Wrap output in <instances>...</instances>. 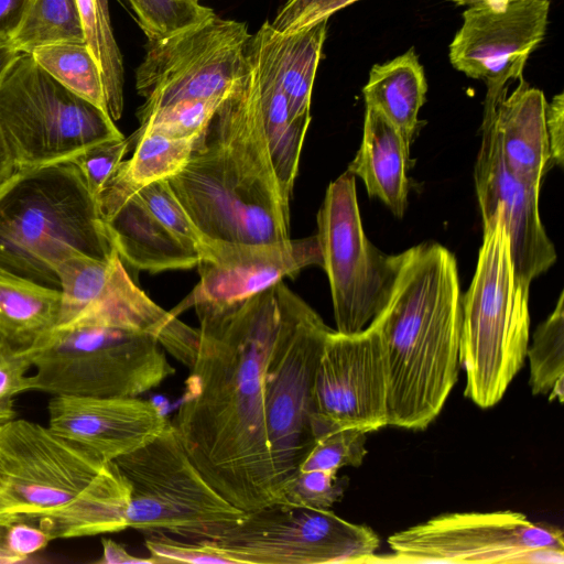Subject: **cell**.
I'll return each mask as SVG.
<instances>
[{"label":"cell","mask_w":564,"mask_h":564,"mask_svg":"<svg viewBox=\"0 0 564 564\" xmlns=\"http://www.w3.org/2000/svg\"><path fill=\"white\" fill-rule=\"evenodd\" d=\"M284 288L280 281L238 302L194 306L197 352L171 421L207 481L246 512L281 502L263 381L282 321Z\"/></svg>","instance_id":"1"},{"label":"cell","mask_w":564,"mask_h":564,"mask_svg":"<svg viewBox=\"0 0 564 564\" xmlns=\"http://www.w3.org/2000/svg\"><path fill=\"white\" fill-rule=\"evenodd\" d=\"M167 181L208 241L290 239V200L271 160L248 52L246 73L195 140L184 169Z\"/></svg>","instance_id":"2"},{"label":"cell","mask_w":564,"mask_h":564,"mask_svg":"<svg viewBox=\"0 0 564 564\" xmlns=\"http://www.w3.org/2000/svg\"><path fill=\"white\" fill-rule=\"evenodd\" d=\"M372 322L387 358L389 425L424 430L441 413L460 367L462 294L453 253L436 242L403 251L390 297Z\"/></svg>","instance_id":"3"},{"label":"cell","mask_w":564,"mask_h":564,"mask_svg":"<svg viewBox=\"0 0 564 564\" xmlns=\"http://www.w3.org/2000/svg\"><path fill=\"white\" fill-rule=\"evenodd\" d=\"M130 488L113 462L47 426H0V519L37 522L52 540L128 529Z\"/></svg>","instance_id":"4"},{"label":"cell","mask_w":564,"mask_h":564,"mask_svg":"<svg viewBox=\"0 0 564 564\" xmlns=\"http://www.w3.org/2000/svg\"><path fill=\"white\" fill-rule=\"evenodd\" d=\"M116 252L96 197L72 161L17 170L0 187V265L59 289L56 267Z\"/></svg>","instance_id":"5"},{"label":"cell","mask_w":564,"mask_h":564,"mask_svg":"<svg viewBox=\"0 0 564 564\" xmlns=\"http://www.w3.org/2000/svg\"><path fill=\"white\" fill-rule=\"evenodd\" d=\"M529 288L514 272L505 220L497 208L484 223L476 271L462 297L464 394L481 409L492 408L503 398L525 362Z\"/></svg>","instance_id":"6"},{"label":"cell","mask_w":564,"mask_h":564,"mask_svg":"<svg viewBox=\"0 0 564 564\" xmlns=\"http://www.w3.org/2000/svg\"><path fill=\"white\" fill-rule=\"evenodd\" d=\"M25 354L31 391L52 395L135 398L175 373L154 336L110 325L56 326Z\"/></svg>","instance_id":"7"},{"label":"cell","mask_w":564,"mask_h":564,"mask_svg":"<svg viewBox=\"0 0 564 564\" xmlns=\"http://www.w3.org/2000/svg\"><path fill=\"white\" fill-rule=\"evenodd\" d=\"M113 463L130 488L128 528L147 535L215 541L246 513L207 481L171 421L153 440Z\"/></svg>","instance_id":"8"},{"label":"cell","mask_w":564,"mask_h":564,"mask_svg":"<svg viewBox=\"0 0 564 564\" xmlns=\"http://www.w3.org/2000/svg\"><path fill=\"white\" fill-rule=\"evenodd\" d=\"M0 131L15 169L70 161L124 138L108 112L68 90L20 53L0 83Z\"/></svg>","instance_id":"9"},{"label":"cell","mask_w":564,"mask_h":564,"mask_svg":"<svg viewBox=\"0 0 564 564\" xmlns=\"http://www.w3.org/2000/svg\"><path fill=\"white\" fill-rule=\"evenodd\" d=\"M330 330L322 317L285 285L282 321L263 381L267 436L281 501L284 489L319 437L313 388Z\"/></svg>","instance_id":"10"},{"label":"cell","mask_w":564,"mask_h":564,"mask_svg":"<svg viewBox=\"0 0 564 564\" xmlns=\"http://www.w3.org/2000/svg\"><path fill=\"white\" fill-rule=\"evenodd\" d=\"M392 554L375 563L563 564L562 530L523 513L455 512L388 538Z\"/></svg>","instance_id":"11"},{"label":"cell","mask_w":564,"mask_h":564,"mask_svg":"<svg viewBox=\"0 0 564 564\" xmlns=\"http://www.w3.org/2000/svg\"><path fill=\"white\" fill-rule=\"evenodd\" d=\"M234 564L370 563L380 546L376 532L329 509L275 502L253 511L209 541Z\"/></svg>","instance_id":"12"},{"label":"cell","mask_w":564,"mask_h":564,"mask_svg":"<svg viewBox=\"0 0 564 564\" xmlns=\"http://www.w3.org/2000/svg\"><path fill=\"white\" fill-rule=\"evenodd\" d=\"M317 237L333 300L336 330H362L387 304L401 253L388 256L367 239L359 214L355 175L332 182L317 213Z\"/></svg>","instance_id":"13"},{"label":"cell","mask_w":564,"mask_h":564,"mask_svg":"<svg viewBox=\"0 0 564 564\" xmlns=\"http://www.w3.org/2000/svg\"><path fill=\"white\" fill-rule=\"evenodd\" d=\"M247 24L216 14L161 40L148 42L135 70L145 98L137 113L183 100L226 98L247 69Z\"/></svg>","instance_id":"14"},{"label":"cell","mask_w":564,"mask_h":564,"mask_svg":"<svg viewBox=\"0 0 564 564\" xmlns=\"http://www.w3.org/2000/svg\"><path fill=\"white\" fill-rule=\"evenodd\" d=\"M56 275L61 291L56 326L91 323L147 333L177 361L192 368L198 329L160 307L140 290L117 253L108 260L72 254L57 264Z\"/></svg>","instance_id":"15"},{"label":"cell","mask_w":564,"mask_h":564,"mask_svg":"<svg viewBox=\"0 0 564 564\" xmlns=\"http://www.w3.org/2000/svg\"><path fill=\"white\" fill-rule=\"evenodd\" d=\"M313 401L319 437L340 429L370 433L389 425L388 366L375 322L355 334L328 333L315 373Z\"/></svg>","instance_id":"16"},{"label":"cell","mask_w":564,"mask_h":564,"mask_svg":"<svg viewBox=\"0 0 564 564\" xmlns=\"http://www.w3.org/2000/svg\"><path fill=\"white\" fill-rule=\"evenodd\" d=\"M549 11L550 0L470 6L449 44V62L466 76L486 80V100H499L509 79L522 78L530 53L544 39Z\"/></svg>","instance_id":"17"},{"label":"cell","mask_w":564,"mask_h":564,"mask_svg":"<svg viewBox=\"0 0 564 564\" xmlns=\"http://www.w3.org/2000/svg\"><path fill=\"white\" fill-rule=\"evenodd\" d=\"M496 105H485L482 138L475 165L476 193L482 221L500 208L518 279L530 286L555 261L556 252L539 213L540 186L523 182L505 163L494 126Z\"/></svg>","instance_id":"18"},{"label":"cell","mask_w":564,"mask_h":564,"mask_svg":"<svg viewBox=\"0 0 564 564\" xmlns=\"http://www.w3.org/2000/svg\"><path fill=\"white\" fill-rule=\"evenodd\" d=\"M310 265L323 268L317 235L273 243L210 241L198 263L199 282L172 311L197 304H229L262 292Z\"/></svg>","instance_id":"19"},{"label":"cell","mask_w":564,"mask_h":564,"mask_svg":"<svg viewBox=\"0 0 564 564\" xmlns=\"http://www.w3.org/2000/svg\"><path fill=\"white\" fill-rule=\"evenodd\" d=\"M48 427L107 462L128 454L158 436L169 424L149 400L53 395Z\"/></svg>","instance_id":"20"},{"label":"cell","mask_w":564,"mask_h":564,"mask_svg":"<svg viewBox=\"0 0 564 564\" xmlns=\"http://www.w3.org/2000/svg\"><path fill=\"white\" fill-rule=\"evenodd\" d=\"M96 202L122 263L156 273L192 269L200 262V254L160 223L131 188L108 180Z\"/></svg>","instance_id":"21"},{"label":"cell","mask_w":564,"mask_h":564,"mask_svg":"<svg viewBox=\"0 0 564 564\" xmlns=\"http://www.w3.org/2000/svg\"><path fill=\"white\" fill-rule=\"evenodd\" d=\"M520 80L510 96L499 99L492 120L508 169L523 182L540 186L553 166L545 123L547 102L542 90Z\"/></svg>","instance_id":"22"},{"label":"cell","mask_w":564,"mask_h":564,"mask_svg":"<svg viewBox=\"0 0 564 564\" xmlns=\"http://www.w3.org/2000/svg\"><path fill=\"white\" fill-rule=\"evenodd\" d=\"M409 153L395 126L366 105L362 141L347 171L359 176L368 194L381 199L397 217L403 216L408 203Z\"/></svg>","instance_id":"23"},{"label":"cell","mask_w":564,"mask_h":564,"mask_svg":"<svg viewBox=\"0 0 564 564\" xmlns=\"http://www.w3.org/2000/svg\"><path fill=\"white\" fill-rule=\"evenodd\" d=\"M327 21L291 34L276 32L269 21L251 35V42L270 66L285 95L293 119L311 115V98Z\"/></svg>","instance_id":"24"},{"label":"cell","mask_w":564,"mask_h":564,"mask_svg":"<svg viewBox=\"0 0 564 564\" xmlns=\"http://www.w3.org/2000/svg\"><path fill=\"white\" fill-rule=\"evenodd\" d=\"M61 291L0 265V350L25 354L56 327Z\"/></svg>","instance_id":"25"},{"label":"cell","mask_w":564,"mask_h":564,"mask_svg":"<svg viewBox=\"0 0 564 564\" xmlns=\"http://www.w3.org/2000/svg\"><path fill=\"white\" fill-rule=\"evenodd\" d=\"M248 56L257 76L263 129L273 167L282 193L290 200L311 115L291 117L285 95L251 39Z\"/></svg>","instance_id":"26"},{"label":"cell","mask_w":564,"mask_h":564,"mask_svg":"<svg viewBox=\"0 0 564 564\" xmlns=\"http://www.w3.org/2000/svg\"><path fill=\"white\" fill-rule=\"evenodd\" d=\"M426 90L423 66L414 48H410L389 62L373 65L362 93L366 105L380 110L410 147Z\"/></svg>","instance_id":"27"},{"label":"cell","mask_w":564,"mask_h":564,"mask_svg":"<svg viewBox=\"0 0 564 564\" xmlns=\"http://www.w3.org/2000/svg\"><path fill=\"white\" fill-rule=\"evenodd\" d=\"M129 140L133 154L120 163L110 178L135 192L181 172L191 158L195 142V139H173L151 132H133Z\"/></svg>","instance_id":"28"},{"label":"cell","mask_w":564,"mask_h":564,"mask_svg":"<svg viewBox=\"0 0 564 564\" xmlns=\"http://www.w3.org/2000/svg\"><path fill=\"white\" fill-rule=\"evenodd\" d=\"M29 54L68 90L108 112L101 72L86 42L48 44Z\"/></svg>","instance_id":"29"},{"label":"cell","mask_w":564,"mask_h":564,"mask_svg":"<svg viewBox=\"0 0 564 564\" xmlns=\"http://www.w3.org/2000/svg\"><path fill=\"white\" fill-rule=\"evenodd\" d=\"M85 40L101 72L106 101L111 119L123 110V63L115 40L108 0H76Z\"/></svg>","instance_id":"30"},{"label":"cell","mask_w":564,"mask_h":564,"mask_svg":"<svg viewBox=\"0 0 564 564\" xmlns=\"http://www.w3.org/2000/svg\"><path fill=\"white\" fill-rule=\"evenodd\" d=\"M61 42H86L76 0H29L10 42L19 53Z\"/></svg>","instance_id":"31"},{"label":"cell","mask_w":564,"mask_h":564,"mask_svg":"<svg viewBox=\"0 0 564 564\" xmlns=\"http://www.w3.org/2000/svg\"><path fill=\"white\" fill-rule=\"evenodd\" d=\"M564 294L551 315L539 325L527 350L529 383L535 395L563 402L564 397Z\"/></svg>","instance_id":"32"},{"label":"cell","mask_w":564,"mask_h":564,"mask_svg":"<svg viewBox=\"0 0 564 564\" xmlns=\"http://www.w3.org/2000/svg\"><path fill=\"white\" fill-rule=\"evenodd\" d=\"M224 99H183L137 113L140 127L134 132L196 140L205 132Z\"/></svg>","instance_id":"33"},{"label":"cell","mask_w":564,"mask_h":564,"mask_svg":"<svg viewBox=\"0 0 564 564\" xmlns=\"http://www.w3.org/2000/svg\"><path fill=\"white\" fill-rule=\"evenodd\" d=\"M148 42L161 40L215 15L196 0H128Z\"/></svg>","instance_id":"34"},{"label":"cell","mask_w":564,"mask_h":564,"mask_svg":"<svg viewBox=\"0 0 564 564\" xmlns=\"http://www.w3.org/2000/svg\"><path fill=\"white\" fill-rule=\"evenodd\" d=\"M138 197L152 215L187 247L206 256L208 241L196 227L181 202L173 193L167 180H160L142 186Z\"/></svg>","instance_id":"35"},{"label":"cell","mask_w":564,"mask_h":564,"mask_svg":"<svg viewBox=\"0 0 564 564\" xmlns=\"http://www.w3.org/2000/svg\"><path fill=\"white\" fill-rule=\"evenodd\" d=\"M365 431L354 427L329 432L317 440L299 471H338L347 466L359 467L367 455Z\"/></svg>","instance_id":"36"},{"label":"cell","mask_w":564,"mask_h":564,"mask_svg":"<svg viewBox=\"0 0 564 564\" xmlns=\"http://www.w3.org/2000/svg\"><path fill=\"white\" fill-rule=\"evenodd\" d=\"M347 477L336 471H299L283 491V503L313 509H330L339 502L348 487Z\"/></svg>","instance_id":"37"},{"label":"cell","mask_w":564,"mask_h":564,"mask_svg":"<svg viewBox=\"0 0 564 564\" xmlns=\"http://www.w3.org/2000/svg\"><path fill=\"white\" fill-rule=\"evenodd\" d=\"M147 536L145 547L152 564H234L228 555L214 547L209 541L191 542L166 534Z\"/></svg>","instance_id":"38"},{"label":"cell","mask_w":564,"mask_h":564,"mask_svg":"<svg viewBox=\"0 0 564 564\" xmlns=\"http://www.w3.org/2000/svg\"><path fill=\"white\" fill-rule=\"evenodd\" d=\"M129 149V138L107 140L87 148L70 161L80 171L91 194L97 197Z\"/></svg>","instance_id":"39"},{"label":"cell","mask_w":564,"mask_h":564,"mask_svg":"<svg viewBox=\"0 0 564 564\" xmlns=\"http://www.w3.org/2000/svg\"><path fill=\"white\" fill-rule=\"evenodd\" d=\"M50 541L48 533L33 520L0 519V563L23 562Z\"/></svg>","instance_id":"40"},{"label":"cell","mask_w":564,"mask_h":564,"mask_svg":"<svg viewBox=\"0 0 564 564\" xmlns=\"http://www.w3.org/2000/svg\"><path fill=\"white\" fill-rule=\"evenodd\" d=\"M358 0H288L271 26L279 33L291 34L328 20L335 12Z\"/></svg>","instance_id":"41"},{"label":"cell","mask_w":564,"mask_h":564,"mask_svg":"<svg viewBox=\"0 0 564 564\" xmlns=\"http://www.w3.org/2000/svg\"><path fill=\"white\" fill-rule=\"evenodd\" d=\"M32 368L26 354L0 350V426L17 416L14 398L31 391L29 370Z\"/></svg>","instance_id":"42"},{"label":"cell","mask_w":564,"mask_h":564,"mask_svg":"<svg viewBox=\"0 0 564 564\" xmlns=\"http://www.w3.org/2000/svg\"><path fill=\"white\" fill-rule=\"evenodd\" d=\"M545 123L553 165H563L564 158V94L560 93L546 105Z\"/></svg>","instance_id":"43"},{"label":"cell","mask_w":564,"mask_h":564,"mask_svg":"<svg viewBox=\"0 0 564 564\" xmlns=\"http://www.w3.org/2000/svg\"><path fill=\"white\" fill-rule=\"evenodd\" d=\"M29 0H0V44H9L23 18Z\"/></svg>","instance_id":"44"},{"label":"cell","mask_w":564,"mask_h":564,"mask_svg":"<svg viewBox=\"0 0 564 564\" xmlns=\"http://www.w3.org/2000/svg\"><path fill=\"white\" fill-rule=\"evenodd\" d=\"M102 555L97 561L100 564H123V563H135V564H152L150 557H137L130 554L126 547L113 540L102 539Z\"/></svg>","instance_id":"45"},{"label":"cell","mask_w":564,"mask_h":564,"mask_svg":"<svg viewBox=\"0 0 564 564\" xmlns=\"http://www.w3.org/2000/svg\"><path fill=\"white\" fill-rule=\"evenodd\" d=\"M17 171L11 153L0 131V187Z\"/></svg>","instance_id":"46"},{"label":"cell","mask_w":564,"mask_h":564,"mask_svg":"<svg viewBox=\"0 0 564 564\" xmlns=\"http://www.w3.org/2000/svg\"><path fill=\"white\" fill-rule=\"evenodd\" d=\"M19 55L20 53L15 51L11 45L0 44V83L9 67Z\"/></svg>","instance_id":"47"},{"label":"cell","mask_w":564,"mask_h":564,"mask_svg":"<svg viewBox=\"0 0 564 564\" xmlns=\"http://www.w3.org/2000/svg\"><path fill=\"white\" fill-rule=\"evenodd\" d=\"M449 1H453L457 4L473 6V4H477V3H481V2L497 1V0H449ZM502 1H513V0H502Z\"/></svg>","instance_id":"48"},{"label":"cell","mask_w":564,"mask_h":564,"mask_svg":"<svg viewBox=\"0 0 564 564\" xmlns=\"http://www.w3.org/2000/svg\"><path fill=\"white\" fill-rule=\"evenodd\" d=\"M196 1H199V0H196Z\"/></svg>","instance_id":"49"}]
</instances>
